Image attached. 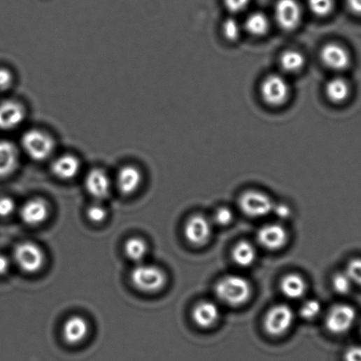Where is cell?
<instances>
[{
    "label": "cell",
    "instance_id": "1",
    "mask_svg": "<svg viewBox=\"0 0 361 361\" xmlns=\"http://www.w3.org/2000/svg\"><path fill=\"white\" fill-rule=\"evenodd\" d=\"M215 292L226 305L239 306L250 299L252 286L244 276L227 275L218 280L215 286Z\"/></svg>",
    "mask_w": 361,
    "mask_h": 361
},
{
    "label": "cell",
    "instance_id": "2",
    "mask_svg": "<svg viewBox=\"0 0 361 361\" xmlns=\"http://www.w3.org/2000/svg\"><path fill=\"white\" fill-rule=\"evenodd\" d=\"M130 280L132 285L138 291L154 293L161 291L164 288L167 276L163 269L157 266L141 262L132 269Z\"/></svg>",
    "mask_w": 361,
    "mask_h": 361
},
{
    "label": "cell",
    "instance_id": "3",
    "mask_svg": "<svg viewBox=\"0 0 361 361\" xmlns=\"http://www.w3.org/2000/svg\"><path fill=\"white\" fill-rule=\"evenodd\" d=\"M22 146L31 160L41 162L48 160L55 150L52 136L41 130L26 132L22 138Z\"/></svg>",
    "mask_w": 361,
    "mask_h": 361
},
{
    "label": "cell",
    "instance_id": "4",
    "mask_svg": "<svg viewBox=\"0 0 361 361\" xmlns=\"http://www.w3.org/2000/svg\"><path fill=\"white\" fill-rule=\"evenodd\" d=\"M13 261L23 272L35 274L45 265V255L36 243L24 241L15 246Z\"/></svg>",
    "mask_w": 361,
    "mask_h": 361
},
{
    "label": "cell",
    "instance_id": "5",
    "mask_svg": "<svg viewBox=\"0 0 361 361\" xmlns=\"http://www.w3.org/2000/svg\"><path fill=\"white\" fill-rule=\"evenodd\" d=\"M295 312L286 304H278L269 310L263 326L269 335L279 337L288 332L295 322Z\"/></svg>",
    "mask_w": 361,
    "mask_h": 361
},
{
    "label": "cell",
    "instance_id": "6",
    "mask_svg": "<svg viewBox=\"0 0 361 361\" xmlns=\"http://www.w3.org/2000/svg\"><path fill=\"white\" fill-rule=\"evenodd\" d=\"M274 205L268 194L257 190L246 191L239 199V206L243 213L254 218L271 214Z\"/></svg>",
    "mask_w": 361,
    "mask_h": 361
},
{
    "label": "cell",
    "instance_id": "7",
    "mask_svg": "<svg viewBox=\"0 0 361 361\" xmlns=\"http://www.w3.org/2000/svg\"><path fill=\"white\" fill-rule=\"evenodd\" d=\"M356 318V310L353 306L345 303L337 304L327 313L325 326L330 332L341 335L352 329Z\"/></svg>",
    "mask_w": 361,
    "mask_h": 361
},
{
    "label": "cell",
    "instance_id": "8",
    "mask_svg": "<svg viewBox=\"0 0 361 361\" xmlns=\"http://www.w3.org/2000/svg\"><path fill=\"white\" fill-rule=\"evenodd\" d=\"M261 94L263 101L269 106H282L288 101L290 94L288 80L279 74H271L262 83Z\"/></svg>",
    "mask_w": 361,
    "mask_h": 361
},
{
    "label": "cell",
    "instance_id": "9",
    "mask_svg": "<svg viewBox=\"0 0 361 361\" xmlns=\"http://www.w3.org/2000/svg\"><path fill=\"white\" fill-rule=\"evenodd\" d=\"M302 8L297 0H278L275 6V19L280 28L292 31L302 22Z\"/></svg>",
    "mask_w": 361,
    "mask_h": 361
},
{
    "label": "cell",
    "instance_id": "10",
    "mask_svg": "<svg viewBox=\"0 0 361 361\" xmlns=\"http://www.w3.org/2000/svg\"><path fill=\"white\" fill-rule=\"evenodd\" d=\"M185 239L194 246L206 244L212 235V224L210 219L202 215H194L187 219L184 227Z\"/></svg>",
    "mask_w": 361,
    "mask_h": 361
},
{
    "label": "cell",
    "instance_id": "11",
    "mask_svg": "<svg viewBox=\"0 0 361 361\" xmlns=\"http://www.w3.org/2000/svg\"><path fill=\"white\" fill-rule=\"evenodd\" d=\"M288 232L279 224L263 225L257 232L259 244L268 250L275 251L281 249L288 242Z\"/></svg>",
    "mask_w": 361,
    "mask_h": 361
},
{
    "label": "cell",
    "instance_id": "12",
    "mask_svg": "<svg viewBox=\"0 0 361 361\" xmlns=\"http://www.w3.org/2000/svg\"><path fill=\"white\" fill-rule=\"evenodd\" d=\"M50 215L48 202L42 198H33L26 201L20 211V217L29 226H38L43 224Z\"/></svg>",
    "mask_w": 361,
    "mask_h": 361
},
{
    "label": "cell",
    "instance_id": "13",
    "mask_svg": "<svg viewBox=\"0 0 361 361\" xmlns=\"http://www.w3.org/2000/svg\"><path fill=\"white\" fill-rule=\"evenodd\" d=\"M84 185L87 193L97 200H103L110 194V177L102 169L94 168L90 170L86 175Z\"/></svg>",
    "mask_w": 361,
    "mask_h": 361
},
{
    "label": "cell",
    "instance_id": "14",
    "mask_svg": "<svg viewBox=\"0 0 361 361\" xmlns=\"http://www.w3.org/2000/svg\"><path fill=\"white\" fill-rule=\"evenodd\" d=\"M26 111L21 104L8 100L0 103V130H13L25 119Z\"/></svg>",
    "mask_w": 361,
    "mask_h": 361
},
{
    "label": "cell",
    "instance_id": "15",
    "mask_svg": "<svg viewBox=\"0 0 361 361\" xmlns=\"http://www.w3.org/2000/svg\"><path fill=\"white\" fill-rule=\"evenodd\" d=\"M320 59L327 67L334 71H343L349 66L351 58L348 52L339 43H330L320 50Z\"/></svg>",
    "mask_w": 361,
    "mask_h": 361
},
{
    "label": "cell",
    "instance_id": "16",
    "mask_svg": "<svg viewBox=\"0 0 361 361\" xmlns=\"http://www.w3.org/2000/svg\"><path fill=\"white\" fill-rule=\"evenodd\" d=\"M89 332L90 325L87 320L83 316H73L64 323L62 335L66 344L76 346L86 339Z\"/></svg>",
    "mask_w": 361,
    "mask_h": 361
},
{
    "label": "cell",
    "instance_id": "17",
    "mask_svg": "<svg viewBox=\"0 0 361 361\" xmlns=\"http://www.w3.org/2000/svg\"><path fill=\"white\" fill-rule=\"evenodd\" d=\"M143 182L141 171L133 165H125L118 171L116 185L121 194L130 195L136 193Z\"/></svg>",
    "mask_w": 361,
    "mask_h": 361
},
{
    "label": "cell",
    "instance_id": "18",
    "mask_svg": "<svg viewBox=\"0 0 361 361\" xmlns=\"http://www.w3.org/2000/svg\"><path fill=\"white\" fill-rule=\"evenodd\" d=\"M220 317V310L217 304L204 300L194 306L192 311V318L194 323L201 328H211L218 322Z\"/></svg>",
    "mask_w": 361,
    "mask_h": 361
},
{
    "label": "cell",
    "instance_id": "19",
    "mask_svg": "<svg viewBox=\"0 0 361 361\" xmlns=\"http://www.w3.org/2000/svg\"><path fill=\"white\" fill-rule=\"evenodd\" d=\"M80 170V162L73 155H63L52 162V173L62 180H73Z\"/></svg>",
    "mask_w": 361,
    "mask_h": 361
},
{
    "label": "cell",
    "instance_id": "20",
    "mask_svg": "<svg viewBox=\"0 0 361 361\" xmlns=\"http://www.w3.org/2000/svg\"><path fill=\"white\" fill-rule=\"evenodd\" d=\"M19 164V152L8 141H0V178L9 177Z\"/></svg>",
    "mask_w": 361,
    "mask_h": 361
},
{
    "label": "cell",
    "instance_id": "21",
    "mask_svg": "<svg viewBox=\"0 0 361 361\" xmlns=\"http://www.w3.org/2000/svg\"><path fill=\"white\" fill-rule=\"evenodd\" d=\"M280 289L286 298L299 299L305 295L306 283L302 276L291 273L283 276L280 282Z\"/></svg>",
    "mask_w": 361,
    "mask_h": 361
},
{
    "label": "cell",
    "instance_id": "22",
    "mask_svg": "<svg viewBox=\"0 0 361 361\" xmlns=\"http://www.w3.org/2000/svg\"><path fill=\"white\" fill-rule=\"evenodd\" d=\"M232 259L239 267H250L257 259V250L251 242L241 241L232 249Z\"/></svg>",
    "mask_w": 361,
    "mask_h": 361
},
{
    "label": "cell",
    "instance_id": "23",
    "mask_svg": "<svg viewBox=\"0 0 361 361\" xmlns=\"http://www.w3.org/2000/svg\"><path fill=\"white\" fill-rule=\"evenodd\" d=\"M325 94L332 102L335 104L342 103L349 97V84L341 77L332 78L326 84Z\"/></svg>",
    "mask_w": 361,
    "mask_h": 361
},
{
    "label": "cell",
    "instance_id": "24",
    "mask_svg": "<svg viewBox=\"0 0 361 361\" xmlns=\"http://www.w3.org/2000/svg\"><path fill=\"white\" fill-rule=\"evenodd\" d=\"M124 251L127 257L131 261L141 263L148 255V243L139 237L128 239L125 243Z\"/></svg>",
    "mask_w": 361,
    "mask_h": 361
},
{
    "label": "cell",
    "instance_id": "25",
    "mask_svg": "<svg viewBox=\"0 0 361 361\" xmlns=\"http://www.w3.org/2000/svg\"><path fill=\"white\" fill-rule=\"evenodd\" d=\"M245 29L253 36H264L269 29L268 17L261 12L251 13L246 20Z\"/></svg>",
    "mask_w": 361,
    "mask_h": 361
},
{
    "label": "cell",
    "instance_id": "26",
    "mask_svg": "<svg viewBox=\"0 0 361 361\" xmlns=\"http://www.w3.org/2000/svg\"><path fill=\"white\" fill-rule=\"evenodd\" d=\"M305 65V58L298 50H288L280 57V66L286 73L299 72Z\"/></svg>",
    "mask_w": 361,
    "mask_h": 361
},
{
    "label": "cell",
    "instance_id": "27",
    "mask_svg": "<svg viewBox=\"0 0 361 361\" xmlns=\"http://www.w3.org/2000/svg\"><path fill=\"white\" fill-rule=\"evenodd\" d=\"M352 280L350 279L346 271L337 272L332 278V286L334 291L341 295H346L351 292L353 288Z\"/></svg>",
    "mask_w": 361,
    "mask_h": 361
},
{
    "label": "cell",
    "instance_id": "28",
    "mask_svg": "<svg viewBox=\"0 0 361 361\" xmlns=\"http://www.w3.org/2000/svg\"><path fill=\"white\" fill-rule=\"evenodd\" d=\"M310 11L319 17H325L332 12L334 8L333 0H308Z\"/></svg>",
    "mask_w": 361,
    "mask_h": 361
},
{
    "label": "cell",
    "instance_id": "29",
    "mask_svg": "<svg viewBox=\"0 0 361 361\" xmlns=\"http://www.w3.org/2000/svg\"><path fill=\"white\" fill-rule=\"evenodd\" d=\"M322 312V305L317 299H309L302 304L299 315L304 320H313Z\"/></svg>",
    "mask_w": 361,
    "mask_h": 361
},
{
    "label": "cell",
    "instance_id": "30",
    "mask_svg": "<svg viewBox=\"0 0 361 361\" xmlns=\"http://www.w3.org/2000/svg\"><path fill=\"white\" fill-rule=\"evenodd\" d=\"M222 33L229 41H236L241 36V25L234 18L225 20L222 24Z\"/></svg>",
    "mask_w": 361,
    "mask_h": 361
},
{
    "label": "cell",
    "instance_id": "31",
    "mask_svg": "<svg viewBox=\"0 0 361 361\" xmlns=\"http://www.w3.org/2000/svg\"><path fill=\"white\" fill-rule=\"evenodd\" d=\"M346 273L352 280L353 285L361 288V258L351 260L346 266Z\"/></svg>",
    "mask_w": 361,
    "mask_h": 361
},
{
    "label": "cell",
    "instance_id": "32",
    "mask_svg": "<svg viewBox=\"0 0 361 361\" xmlns=\"http://www.w3.org/2000/svg\"><path fill=\"white\" fill-rule=\"evenodd\" d=\"M87 217L90 219V221L94 222V224H99V222L106 220L107 211L99 204H93L87 208Z\"/></svg>",
    "mask_w": 361,
    "mask_h": 361
},
{
    "label": "cell",
    "instance_id": "33",
    "mask_svg": "<svg viewBox=\"0 0 361 361\" xmlns=\"http://www.w3.org/2000/svg\"><path fill=\"white\" fill-rule=\"evenodd\" d=\"M234 220V212L228 207L218 208L215 212L214 221L215 224L220 226H226L231 224Z\"/></svg>",
    "mask_w": 361,
    "mask_h": 361
},
{
    "label": "cell",
    "instance_id": "34",
    "mask_svg": "<svg viewBox=\"0 0 361 361\" xmlns=\"http://www.w3.org/2000/svg\"><path fill=\"white\" fill-rule=\"evenodd\" d=\"M16 204L12 198L0 197V218H8L15 211Z\"/></svg>",
    "mask_w": 361,
    "mask_h": 361
},
{
    "label": "cell",
    "instance_id": "35",
    "mask_svg": "<svg viewBox=\"0 0 361 361\" xmlns=\"http://www.w3.org/2000/svg\"><path fill=\"white\" fill-rule=\"evenodd\" d=\"M250 0H224L225 8L232 13L242 12L246 8Z\"/></svg>",
    "mask_w": 361,
    "mask_h": 361
},
{
    "label": "cell",
    "instance_id": "36",
    "mask_svg": "<svg viewBox=\"0 0 361 361\" xmlns=\"http://www.w3.org/2000/svg\"><path fill=\"white\" fill-rule=\"evenodd\" d=\"M13 82V74L9 70L0 69V91L8 90Z\"/></svg>",
    "mask_w": 361,
    "mask_h": 361
},
{
    "label": "cell",
    "instance_id": "37",
    "mask_svg": "<svg viewBox=\"0 0 361 361\" xmlns=\"http://www.w3.org/2000/svg\"><path fill=\"white\" fill-rule=\"evenodd\" d=\"M345 361H361V346H351L345 353Z\"/></svg>",
    "mask_w": 361,
    "mask_h": 361
},
{
    "label": "cell",
    "instance_id": "38",
    "mask_svg": "<svg viewBox=\"0 0 361 361\" xmlns=\"http://www.w3.org/2000/svg\"><path fill=\"white\" fill-rule=\"evenodd\" d=\"M272 212H275L276 217L282 219H286L292 214L291 208L288 205L280 204L274 205Z\"/></svg>",
    "mask_w": 361,
    "mask_h": 361
},
{
    "label": "cell",
    "instance_id": "39",
    "mask_svg": "<svg viewBox=\"0 0 361 361\" xmlns=\"http://www.w3.org/2000/svg\"><path fill=\"white\" fill-rule=\"evenodd\" d=\"M11 262L4 255H0V276H4L9 271Z\"/></svg>",
    "mask_w": 361,
    "mask_h": 361
},
{
    "label": "cell",
    "instance_id": "40",
    "mask_svg": "<svg viewBox=\"0 0 361 361\" xmlns=\"http://www.w3.org/2000/svg\"><path fill=\"white\" fill-rule=\"evenodd\" d=\"M349 9L357 15H361V0H347Z\"/></svg>",
    "mask_w": 361,
    "mask_h": 361
},
{
    "label": "cell",
    "instance_id": "41",
    "mask_svg": "<svg viewBox=\"0 0 361 361\" xmlns=\"http://www.w3.org/2000/svg\"><path fill=\"white\" fill-rule=\"evenodd\" d=\"M360 332H361V327H360Z\"/></svg>",
    "mask_w": 361,
    "mask_h": 361
}]
</instances>
